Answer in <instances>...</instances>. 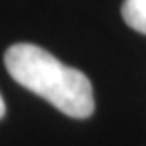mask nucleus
Instances as JSON below:
<instances>
[{
	"label": "nucleus",
	"instance_id": "obj_2",
	"mask_svg": "<svg viewBox=\"0 0 146 146\" xmlns=\"http://www.w3.org/2000/svg\"><path fill=\"white\" fill-rule=\"evenodd\" d=\"M121 15L133 31L146 34V0H123Z\"/></svg>",
	"mask_w": 146,
	"mask_h": 146
},
{
	"label": "nucleus",
	"instance_id": "obj_3",
	"mask_svg": "<svg viewBox=\"0 0 146 146\" xmlns=\"http://www.w3.org/2000/svg\"><path fill=\"white\" fill-rule=\"evenodd\" d=\"M6 114V104H4V99H2V95H0V119L4 118Z\"/></svg>",
	"mask_w": 146,
	"mask_h": 146
},
{
	"label": "nucleus",
	"instance_id": "obj_1",
	"mask_svg": "<svg viewBox=\"0 0 146 146\" xmlns=\"http://www.w3.org/2000/svg\"><path fill=\"white\" fill-rule=\"evenodd\" d=\"M4 63L19 86L46 99L59 112L78 119L93 114L95 99L89 78L40 46L13 44L6 51Z\"/></svg>",
	"mask_w": 146,
	"mask_h": 146
}]
</instances>
